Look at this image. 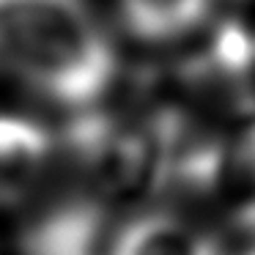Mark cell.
Masks as SVG:
<instances>
[{"label":"cell","instance_id":"obj_3","mask_svg":"<svg viewBox=\"0 0 255 255\" xmlns=\"http://www.w3.org/2000/svg\"><path fill=\"white\" fill-rule=\"evenodd\" d=\"M52 162V137L22 116H0V206H19L36 192Z\"/></svg>","mask_w":255,"mask_h":255},{"label":"cell","instance_id":"obj_4","mask_svg":"<svg viewBox=\"0 0 255 255\" xmlns=\"http://www.w3.org/2000/svg\"><path fill=\"white\" fill-rule=\"evenodd\" d=\"M107 255H222V250L195 222L170 211H148L113 236Z\"/></svg>","mask_w":255,"mask_h":255},{"label":"cell","instance_id":"obj_6","mask_svg":"<svg viewBox=\"0 0 255 255\" xmlns=\"http://www.w3.org/2000/svg\"><path fill=\"white\" fill-rule=\"evenodd\" d=\"M247 233H250V239L239 250H233L231 255H255V228H253V231H247Z\"/></svg>","mask_w":255,"mask_h":255},{"label":"cell","instance_id":"obj_2","mask_svg":"<svg viewBox=\"0 0 255 255\" xmlns=\"http://www.w3.org/2000/svg\"><path fill=\"white\" fill-rule=\"evenodd\" d=\"M187 170L242 231L255 228V118L222 143L200 148Z\"/></svg>","mask_w":255,"mask_h":255},{"label":"cell","instance_id":"obj_1","mask_svg":"<svg viewBox=\"0 0 255 255\" xmlns=\"http://www.w3.org/2000/svg\"><path fill=\"white\" fill-rule=\"evenodd\" d=\"M0 63L63 107L110 91L116 55L85 0H0Z\"/></svg>","mask_w":255,"mask_h":255},{"label":"cell","instance_id":"obj_5","mask_svg":"<svg viewBox=\"0 0 255 255\" xmlns=\"http://www.w3.org/2000/svg\"><path fill=\"white\" fill-rule=\"evenodd\" d=\"M127 30L140 41H173L195 30L211 0H118Z\"/></svg>","mask_w":255,"mask_h":255}]
</instances>
